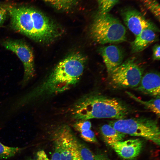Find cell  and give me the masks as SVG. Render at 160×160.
Returning <instances> with one entry per match:
<instances>
[{
  "mask_svg": "<svg viewBox=\"0 0 160 160\" xmlns=\"http://www.w3.org/2000/svg\"><path fill=\"white\" fill-rule=\"evenodd\" d=\"M55 137L60 148L61 160H73L78 153V141L70 128L61 126L56 131Z\"/></svg>",
  "mask_w": 160,
  "mask_h": 160,
  "instance_id": "7",
  "label": "cell"
},
{
  "mask_svg": "<svg viewBox=\"0 0 160 160\" xmlns=\"http://www.w3.org/2000/svg\"><path fill=\"white\" fill-rule=\"evenodd\" d=\"M160 45L159 44L155 45L153 48L152 58L153 60H160Z\"/></svg>",
  "mask_w": 160,
  "mask_h": 160,
  "instance_id": "24",
  "label": "cell"
},
{
  "mask_svg": "<svg viewBox=\"0 0 160 160\" xmlns=\"http://www.w3.org/2000/svg\"><path fill=\"white\" fill-rule=\"evenodd\" d=\"M143 70L135 60L130 58L122 63L109 75L110 84L116 88H135L139 84Z\"/></svg>",
  "mask_w": 160,
  "mask_h": 160,
  "instance_id": "5",
  "label": "cell"
},
{
  "mask_svg": "<svg viewBox=\"0 0 160 160\" xmlns=\"http://www.w3.org/2000/svg\"><path fill=\"white\" fill-rule=\"evenodd\" d=\"M99 52L108 75L122 63L124 53L117 46L112 45L102 47L100 49Z\"/></svg>",
  "mask_w": 160,
  "mask_h": 160,
  "instance_id": "10",
  "label": "cell"
},
{
  "mask_svg": "<svg viewBox=\"0 0 160 160\" xmlns=\"http://www.w3.org/2000/svg\"><path fill=\"white\" fill-rule=\"evenodd\" d=\"M77 150L80 160H94L95 155L87 147L78 141Z\"/></svg>",
  "mask_w": 160,
  "mask_h": 160,
  "instance_id": "16",
  "label": "cell"
},
{
  "mask_svg": "<svg viewBox=\"0 0 160 160\" xmlns=\"http://www.w3.org/2000/svg\"><path fill=\"white\" fill-rule=\"evenodd\" d=\"M56 9L64 11H69L77 4L76 0H43Z\"/></svg>",
  "mask_w": 160,
  "mask_h": 160,
  "instance_id": "15",
  "label": "cell"
},
{
  "mask_svg": "<svg viewBox=\"0 0 160 160\" xmlns=\"http://www.w3.org/2000/svg\"><path fill=\"white\" fill-rule=\"evenodd\" d=\"M28 160H34V159H28Z\"/></svg>",
  "mask_w": 160,
  "mask_h": 160,
  "instance_id": "28",
  "label": "cell"
},
{
  "mask_svg": "<svg viewBox=\"0 0 160 160\" xmlns=\"http://www.w3.org/2000/svg\"><path fill=\"white\" fill-rule=\"evenodd\" d=\"M22 149L20 148L5 145L0 142V159L12 157L20 152Z\"/></svg>",
  "mask_w": 160,
  "mask_h": 160,
  "instance_id": "17",
  "label": "cell"
},
{
  "mask_svg": "<svg viewBox=\"0 0 160 160\" xmlns=\"http://www.w3.org/2000/svg\"><path fill=\"white\" fill-rule=\"evenodd\" d=\"M100 129L104 141L108 145L122 140L126 135L118 131L109 124L103 125Z\"/></svg>",
  "mask_w": 160,
  "mask_h": 160,
  "instance_id": "13",
  "label": "cell"
},
{
  "mask_svg": "<svg viewBox=\"0 0 160 160\" xmlns=\"http://www.w3.org/2000/svg\"><path fill=\"white\" fill-rule=\"evenodd\" d=\"M119 0H97L98 5V13H108L116 5Z\"/></svg>",
  "mask_w": 160,
  "mask_h": 160,
  "instance_id": "19",
  "label": "cell"
},
{
  "mask_svg": "<svg viewBox=\"0 0 160 160\" xmlns=\"http://www.w3.org/2000/svg\"><path fill=\"white\" fill-rule=\"evenodd\" d=\"M129 108L115 98L98 94H92L80 99L75 104L72 113L79 120L93 119L125 118L129 114Z\"/></svg>",
  "mask_w": 160,
  "mask_h": 160,
  "instance_id": "2",
  "label": "cell"
},
{
  "mask_svg": "<svg viewBox=\"0 0 160 160\" xmlns=\"http://www.w3.org/2000/svg\"><path fill=\"white\" fill-rule=\"evenodd\" d=\"M74 129L79 132L86 129H91L92 124L89 120H79L74 125Z\"/></svg>",
  "mask_w": 160,
  "mask_h": 160,
  "instance_id": "21",
  "label": "cell"
},
{
  "mask_svg": "<svg viewBox=\"0 0 160 160\" xmlns=\"http://www.w3.org/2000/svg\"><path fill=\"white\" fill-rule=\"evenodd\" d=\"M36 158V160H49L45 152L43 150H40L37 152Z\"/></svg>",
  "mask_w": 160,
  "mask_h": 160,
  "instance_id": "25",
  "label": "cell"
},
{
  "mask_svg": "<svg viewBox=\"0 0 160 160\" xmlns=\"http://www.w3.org/2000/svg\"><path fill=\"white\" fill-rule=\"evenodd\" d=\"M51 160H61L60 148L56 141H55V151L52 155Z\"/></svg>",
  "mask_w": 160,
  "mask_h": 160,
  "instance_id": "23",
  "label": "cell"
},
{
  "mask_svg": "<svg viewBox=\"0 0 160 160\" xmlns=\"http://www.w3.org/2000/svg\"><path fill=\"white\" fill-rule=\"evenodd\" d=\"M160 77L157 73L149 72L143 76L138 85L135 88L145 94L160 97Z\"/></svg>",
  "mask_w": 160,
  "mask_h": 160,
  "instance_id": "11",
  "label": "cell"
},
{
  "mask_svg": "<svg viewBox=\"0 0 160 160\" xmlns=\"http://www.w3.org/2000/svg\"><path fill=\"white\" fill-rule=\"evenodd\" d=\"M144 6L160 21V5L156 0H141Z\"/></svg>",
  "mask_w": 160,
  "mask_h": 160,
  "instance_id": "18",
  "label": "cell"
},
{
  "mask_svg": "<svg viewBox=\"0 0 160 160\" xmlns=\"http://www.w3.org/2000/svg\"><path fill=\"white\" fill-rule=\"evenodd\" d=\"M90 33L93 39L101 44L122 42L126 39L125 26L109 13H97L92 24Z\"/></svg>",
  "mask_w": 160,
  "mask_h": 160,
  "instance_id": "3",
  "label": "cell"
},
{
  "mask_svg": "<svg viewBox=\"0 0 160 160\" xmlns=\"http://www.w3.org/2000/svg\"><path fill=\"white\" fill-rule=\"evenodd\" d=\"M81 137L85 141L90 143H96L97 138L94 132L91 129L84 130L80 132Z\"/></svg>",
  "mask_w": 160,
  "mask_h": 160,
  "instance_id": "20",
  "label": "cell"
},
{
  "mask_svg": "<svg viewBox=\"0 0 160 160\" xmlns=\"http://www.w3.org/2000/svg\"><path fill=\"white\" fill-rule=\"evenodd\" d=\"M121 15L125 24L135 36L145 29H151L155 32L159 31L155 24L135 9H124L122 11Z\"/></svg>",
  "mask_w": 160,
  "mask_h": 160,
  "instance_id": "8",
  "label": "cell"
},
{
  "mask_svg": "<svg viewBox=\"0 0 160 160\" xmlns=\"http://www.w3.org/2000/svg\"><path fill=\"white\" fill-rule=\"evenodd\" d=\"M8 13V7L0 6V26L5 22Z\"/></svg>",
  "mask_w": 160,
  "mask_h": 160,
  "instance_id": "22",
  "label": "cell"
},
{
  "mask_svg": "<svg viewBox=\"0 0 160 160\" xmlns=\"http://www.w3.org/2000/svg\"><path fill=\"white\" fill-rule=\"evenodd\" d=\"M109 124L124 134L142 137L160 145V130L155 120L143 117L124 118L111 121Z\"/></svg>",
  "mask_w": 160,
  "mask_h": 160,
  "instance_id": "4",
  "label": "cell"
},
{
  "mask_svg": "<svg viewBox=\"0 0 160 160\" xmlns=\"http://www.w3.org/2000/svg\"><path fill=\"white\" fill-rule=\"evenodd\" d=\"M86 59L75 53L67 57L56 65L48 77L30 92L35 100L56 95L68 90L79 81L84 68Z\"/></svg>",
  "mask_w": 160,
  "mask_h": 160,
  "instance_id": "1",
  "label": "cell"
},
{
  "mask_svg": "<svg viewBox=\"0 0 160 160\" xmlns=\"http://www.w3.org/2000/svg\"><path fill=\"white\" fill-rule=\"evenodd\" d=\"M94 160H110L105 155L98 154L95 155Z\"/></svg>",
  "mask_w": 160,
  "mask_h": 160,
  "instance_id": "26",
  "label": "cell"
},
{
  "mask_svg": "<svg viewBox=\"0 0 160 160\" xmlns=\"http://www.w3.org/2000/svg\"><path fill=\"white\" fill-rule=\"evenodd\" d=\"M121 157L125 159H132L138 156L143 145L139 139H129L116 142L109 145Z\"/></svg>",
  "mask_w": 160,
  "mask_h": 160,
  "instance_id": "9",
  "label": "cell"
},
{
  "mask_svg": "<svg viewBox=\"0 0 160 160\" xmlns=\"http://www.w3.org/2000/svg\"><path fill=\"white\" fill-rule=\"evenodd\" d=\"M155 31L150 29L143 30L136 36L131 43L132 52L137 53L141 52L157 39Z\"/></svg>",
  "mask_w": 160,
  "mask_h": 160,
  "instance_id": "12",
  "label": "cell"
},
{
  "mask_svg": "<svg viewBox=\"0 0 160 160\" xmlns=\"http://www.w3.org/2000/svg\"><path fill=\"white\" fill-rule=\"evenodd\" d=\"M73 160H80L78 156V153H77Z\"/></svg>",
  "mask_w": 160,
  "mask_h": 160,
  "instance_id": "27",
  "label": "cell"
},
{
  "mask_svg": "<svg viewBox=\"0 0 160 160\" xmlns=\"http://www.w3.org/2000/svg\"><path fill=\"white\" fill-rule=\"evenodd\" d=\"M2 44L6 49L16 54L23 63L24 73L22 84L25 85L34 75V56L32 49L26 43L20 40L8 39L4 41Z\"/></svg>",
  "mask_w": 160,
  "mask_h": 160,
  "instance_id": "6",
  "label": "cell"
},
{
  "mask_svg": "<svg viewBox=\"0 0 160 160\" xmlns=\"http://www.w3.org/2000/svg\"><path fill=\"white\" fill-rule=\"evenodd\" d=\"M127 94L132 98L137 101L140 103L146 108L155 113L158 116H160V97H155L149 101H144L139 99L132 93L127 92Z\"/></svg>",
  "mask_w": 160,
  "mask_h": 160,
  "instance_id": "14",
  "label": "cell"
}]
</instances>
